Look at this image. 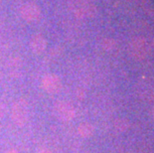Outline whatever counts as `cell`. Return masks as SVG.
<instances>
[{
	"label": "cell",
	"mask_w": 154,
	"mask_h": 153,
	"mask_svg": "<svg viewBox=\"0 0 154 153\" xmlns=\"http://www.w3.org/2000/svg\"><path fill=\"white\" fill-rule=\"evenodd\" d=\"M6 112H7V107H6L4 103H2L0 102V118H2L3 116L5 115Z\"/></svg>",
	"instance_id": "8"
},
{
	"label": "cell",
	"mask_w": 154,
	"mask_h": 153,
	"mask_svg": "<svg viewBox=\"0 0 154 153\" xmlns=\"http://www.w3.org/2000/svg\"><path fill=\"white\" fill-rule=\"evenodd\" d=\"M29 116V106L24 99H20L13 103L11 109V118L13 122L18 126H23L26 124Z\"/></svg>",
	"instance_id": "1"
},
{
	"label": "cell",
	"mask_w": 154,
	"mask_h": 153,
	"mask_svg": "<svg viewBox=\"0 0 154 153\" xmlns=\"http://www.w3.org/2000/svg\"><path fill=\"white\" fill-rule=\"evenodd\" d=\"M21 16L24 20L28 22H33L38 20L40 18L41 11L37 5L33 4V3H26L20 8Z\"/></svg>",
	"instance_id": "3"
},
{
	"label": "cell",
	"mask_w": 154,
	"mask_h": 153,
	"mask_svg": "<svg viewBox=\"0 0 154 153\" xmlns=\"http://www.w3.org/2000/svg\"><path fill=\"white\" fill-rule=\"evenodd\" d=\"M94 131V127L90 122H83L78 127V133L83 138L90 137V136L93 135Z\"/></svg>",
	"instance_id": "7"
},
{
	"label": "cell",
	"mask_w": 154,
	"mask_h": 153,
	"mask_svg": "<svg viewBox=\"0 0 154 153\" xmlns=\"http://www.w3.org/2000/svg\"><path fill=\"white\" fill-rule=\"evenodd\" d=\"M130 52L135 59H142L147 53L146 42L142 39H136L130 45Z\"/></svg>",
	"instance_id": "5"
},
{
	"label": "cell",
	"mask_w": 154,
	"mask_h": 153,
	"mask_svg": "<svg viewBox=\"0 0 154 153\" xmlns=\"http://www.w3.org/2000/svg\"><path fill=\"white\" fill-rule=\"evenodd\" d=\"M42 86L48 93H57L61 90V80L56 75H47L42 80Z\"/></svg>",
	"instance_id": "4"
},
{
	"label": "cell",
	"mask_w": 154,
	"mask_h": 153,
	"mask_svg": "<svg viewBox=\"0 0 154 153\" xmlns=\"http://www.w3.org/2000/svg\"><path fill=\"white\" fill-rule=\"evenodd\" d=\"M55 112L56 115L58 116L59 119L66 122L72 120L75 118V115H76V109H75L73 105L65 102L57 103L55 107Z\"/></svg>",
	"instance_id": "2"
},
{
	"label": "cell",
	"mask_w": 154,
	"mask_h": 153,
	"mask_svg": "<svg viewBox=\"0 0 154 153\" xmlns=\"http://www.w3.org/2000/svg\"><path fill=\"white\" fill-rule=\"evenodd\" d=\"M30 47L35 54H42L47 47L46 39L41 35H36L31 39Z\"/></svg>",
	"instance_id": "6"
},
{
	"label": "cell",
	"mask_w": 154,
	"mask_h": 153,
	"mask_svg": "<svg viewBox=\"0 0 154 153\" xmlns=\"http://www.w3.org/2000/svg\"><path fill=\"white\" fill-rule=\"evenodd\" d=\"M152 116H153V118H154V106H153V109H152Z\"/></svg>",
	"instance_id": "11"
},
{
	"label": "cell",
	"mask_w": 154,
	"mask_h": 153,
	"mask_svg": "<svg viewBox=\"0 0 154 153\" xmlns=\"http://www.w3.org/2000/svg\"><path fill=\"white\" fill-rule=\"evenodd\" d=\"M38 153H52L49 149H41V150H39Z\"/></svg>",
	"instance_id": "9"
},
{
	"label": "cell",
	"mask_w": 154,
	"mask_h": 153,
	"mask_svg": "<svg viewBox=\"0 0 154 153\" xmlns=\"http://www.w3.org/2000/svg\"><path fill=\"white\" fill-rule=\"evenodd\" d=\"M6 153H19V152H18V150H16V149L11 148V149H9V150L6 152Z\"/></svg>",
	"instance_id": "10"
}]
</instances>
